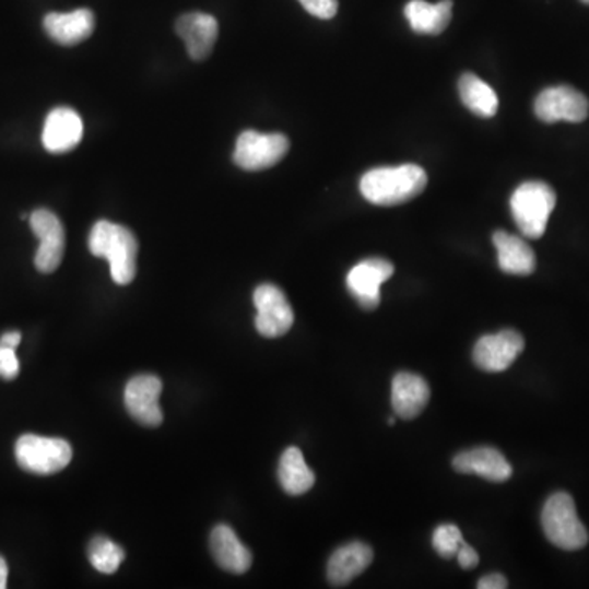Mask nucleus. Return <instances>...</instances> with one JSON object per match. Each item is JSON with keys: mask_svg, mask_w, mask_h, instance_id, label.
Here are the masks:
<instances>
[{"mask_svg": "<svg viewBox=\"0 0 589 589\" xmlns=\"http://www.w3.org/2000/svg\"><path fill=\"white\" fill-rule=\"evenodd\" d=\"M427 186L426 170L416 164L377 167L362 176L361 192L367 202L394 207L416 199Z\"/></svg>", "mask_w": 589, "mask_h": 589, "instance_id": "1", "label": "nucleus"}, {"mask_svg": "<svg viewBox=\"0 0 589 589\" xmlns=\"http://www.w3.org/2000/svg\"><path fill=\"white\" fill-rule=\"evenodd\" d=\"M89 249L95 258L107 259L117 285H128L137 278V236L117 223L102 220L89 235Z\"/></svg>", "mask_w": 589, "mask_h": 589, "instance_id": "2", "label": "nucleus"}, {"mask_svg": "<svg viewBox=\"0 0 589 589\" xmlns=\"http://www.w3.org/2000/svg\"><path fill=\"white\" fill-rule=\"evenodd\" d=\"M511 213L519 232L529 239H539L547 229L557 196L541 180L521 184L511 197Z\"/></svg>", "mask_w": 589, "mask_h": 589, "instance_id": "3", "label": "nucleus"}, {"mask_svg": "<svg viewBox=\"0 0 589 589\" xmlns=\"http://www.w3.org/2000/svg\"><path fill=\"white\" fill-rule=\"evenodd\" d=\"M542 528L551 544L562 551L575 552L588 544V531L578 518L577 506L568 493L552 495L542 509Z\"/></svg>", "mask_w": 589, "mask_h": 589, "instance_id": "4", "label": "nucleus"}, {"mask_svg": "<svg viewBox=\"0 0 589 589\" xmlns=\"http://www.w3.org/2000/svg\"><path fill=\"white\" fill-rule=\"evenodd\" d=\"M15 459L20 469L35 475H55L72 460V447L58 437L25 434L15 444Z\"/></svg>", "mask_w": 589, "mask_h": 589, "instance_id": "5", "label": "nucleus"}, {"mask_svg": "<svg viewBox=\"0 0 589 589\" xmlns=\"http://www.w3.org/2000/svg\"><path fill=\"white\" fill-rule=\"evenodd\" d=\"M291 141L282 133H259L248 130L239 134L233 160L242 169L249 173L269 169L284 160Z\"/></svg>", "mask_w": 589, "mask_h": 589, "instance_id": "6", "label": "nucleus"}, {"mask_svg": "<svg viewBox=\"0 0 589 589\" xmlns=\"http://www.w3.org/2000/svg\"><path fill=\"white\" fill-rule=\"evenodd\" d=\"M535 117L544 123H581L589 115L588 98L570 85L544 89L534 102Z\"/></svg>", "mask_w": 589, "mask_h": 589, "instance_id": "7", "label": "nucleus"}, {"mask_svg": "<svg viewBox=\"0 0 589 589\" xmlns=\"http://www.w3.org/2000/svg\"><path fill=\"white\" fill-rule=\"evenodd\" d=\"M30 226L39 239L35 266L42 274H51L61 264L64 256L66 235L61 220L49 210H35L30 216Z\"/></svg>", "mask_w": 589, "mask_h": 589, "instance_id": "8", "label": "nucleus"}, {"mask_svg": "<svg viewBox=\"0 0 589 589\" xmlns=\"http://www.w3.org/2000/svg\"><path fill=\"white\" fill-rule=\"evenodd\" d=\"M256 329L264 338H281L294 326V309L281 288L272 284L259 285L255 291Z\"/></svg>", "mask_w": 589, "mask_h": 589, "instance_id": "9", "label": "nucleus"}, {"mask_svg": "<svg viewBox=\"0 0 589 589\" xmlns=\"http://www.w3.org/2000/svg\"><path fill=\"white\" fill-rule=\"evenodd\" d=\"M525 338L518 331L505 329L480 338L473 349V361L482 370L498 374L515 364L516 358L525 351Z\"/></svg>", "mask_w": 589, "mask_h": 589, "instance_id": "10", "label": "nucleus"}, {"mask_svg": "<svg viewBox=\"0 0 589 589\" xmlns=\"http://www.w3.org/2000/svg\"><path fill=\"white\" fill-rule=\"evenodd\" d=\"M394 274L387 259L372 258L358 262L347 274V288L365 311L377 308L381 302L380 288Z\"/></svg>", "mask_w": 589, "mask_h": 589, "instance_id": "11", "label": "nucleus"}, {"mask_svg": "<svg viewBox=\"0 0 589 589\" xmlns=\"http://www.w3.org/2000/svg\"><path fill=\"white\" fill-rule=\"evenodd\" d=\"M163 384L156 375H137L125 388V407L134 421L148 427L163 423V410L160 407Z\"/></svg>", "mask_w": 589, "mask_h": 589, "instance_id": "12", "label": "nucleus"}, {"mask_svg": "<svg viewBox=\"0 0 589 589\" xmlns=\"http://www.w3.org/2000/svg\"><path fill=\"white\" fill-rule=\"evenodd\" d=\"M176 32L186 43L187 52L193 61H203L212 55L219 39V22L209 13L190 12L179 16Z\"/></svg>", "mask_w": 589, "mask_h": 589, "instance_id": "13", "label": "nucleus"}, {"mask_svg": "<svg viewBox=\"0 0 589 589\" xmlns=\"http://www.w3.org/2000/svg\"><path fill=\"white\" fill-rule=\"evenodd\" d=\"M456 472L476 475L490 482L502 483L511 479L513 467L506 457L493 447H475L457 453L452 462Z\"/></svg>", "mask_w": 589, "mask_h": 589, "instance_id": "14", "label": "nucleus"}, {"mask_svg": "<svg viewBox=\"0 0 589 589\" xmlns=\"http://www.w3.org/2000/svg\"><path fill=\"white\" fill-rule=\"evenodd\" d=\"M84 125L78 111L58 107L49 111L43 128V144L52 154L68 153L81 143Z\"/></svg>", "mask_w": 589, "mask_h": 589, "instance_id": "15", "label": "nucleus"}, {"mask_svg": "<svg viewBox=\"0 0 589 589\" xmlns=\"http://www.w3.org/2000/svg\"><path fill=\"white\" fill-rule=\"evenodd\" d=\"M427 381L411 372H400L391 381V407L401 420H414L429 403Z\"/></svg>", "mask_w": 589, "mask_h": 589, "instance_id": "16", "label": "nucleus"}, {"mask_svg": "<svg viewBox=\"0 0 589 589\" xmlns=\"http://www.w3.org/2000/svg\"><path fill=\"white\" fill-rule=\"evenodd\" d=\"M49 38L62 46H74L94 33L95 16L89 9L72 10L68 13H48L43 20Z\"/></svg>", "mask_w": 589, "mask_h": 589, "instance_id": "17", "label": "nucleus"}, {"mask_svg": "<svg viewBox=\"0 0 589 589\" xmlns=\"http://www.w3.org/2000/svg\"><path fill=\"white\" fill-rule=\"evenodd\" d=\"M374 561V552L364 542H349L339 547L328 562V580L332 587H345L364 574Z\"/></svg>", "mask_w": 589, "mask_h": 589, "instance_id": "18", "label": "nucleus"}, {"mask_svg": "<svg viewBox=\"0 0 589 589\" xmlns=\"http://www.w3.org/2000/svg\"><path fill=\"white\" fill-rule=\"evenodd\" d=\"M210 549L216 564L229 574L243 575L251 568V552L239 541L238 535L229 526L220 525L213 529L210 535Z\"/></svg>", "mask_w": 589, "mask_h": 589, "instance_id": "19", "label": "nucleus"}, {"mask_svg": "<svg viewBox=\"0 0 589 589\" xmlns=\"http://www.w3.org/2000/svg\"><path fill=\"white\" fill-rule=\"evenodd\" d=\"M452 0L429 3L426 0H411L404 7V16L411 30L420 35H440L452 20Z\"/></svg>", "mask_w": 589, "mask_h": 589, "instance_id": "20", "label": "nucleus"}, {"mask_svg": "<svg viewBox=\"0 0 589 589\" xmlns=\"http://www.w3.org/2000/svg\"><path fill=\"white\" fill-rule=\"evenodd\" d=\"M496 251H498V264L503 272L511 275H531L535 271L534 251L525 239L509 235L506 232H496L493 235Z\"/></svg>", "mask_w": 589, "mask_h": 589, "instance_id": "21", "label": "nucleus"}, {"mask_svg": "<svg viewBox=\"0 0 589 589\" xmlns=\"http://www.w3.org/2000/svg\"><path fill=\"white\" fill-rule=\"evenodd\" d=\"M279 482L284 492L292 496L305 495L315 485V473L309 470L298 447H288L282 453L279 462Z\"/></svg>", "mask_w": 589, "mask_h": 589, "instance_id": "22", "label": "nucleus"}, {"mask_svg": "<svg viewBox=\"0 0 589 589\" xmlns=\"http://www.w3.org/2000/svg\"><path fill=\"white\" fill-rule=\"evenodd\" d=\"M459 94L463 105L479 117L492 118L498 111V95L485 81L472 72H466L459 79Z\"/></svg>", "mask_w": 589, "mask_h": 589, "instance_id": "23", "label": "nucleus"}, {"mask_svg": "<svg viewBox=\"0 0 589 589\" xmlns=\"http://www.w3.org/2000/svg\"><path fill=\"white\" fill-rule=\"evenodd\" d=\"M87 555L92 567L105 575L115 574L120 568L121 562L125 561L123 549L111 542L110 539L102 538V535L92 539Z\"/></svg>", "mask_w": 589, "mask_h": 589, "instance_id": "24", "label": "nucleus"}, {"mask_svg": "<svg viewBox=\"0 0 589 589\" xmlns=\"http://www.w3.org/2000/svg\"><path fill=\"white\" fill-rule=\"evenodd\" d=\"M462 532L457 526L443 525L434 531L433 545L434 551L443 558H453L463 544Z\"/></svg>", "mask_w": 589, "mask_h": 589, "instance_id": "25", "label": "nucleus"}, {"mask_svg": "<svg viewBox=\"0 0 589 589\" xmlns=\"http://www.w3.org/2000/svg\"><path fill=\"white\" fill-rule=\"evenodd\" d=\"M298 2L316 19L329 20L338 13V0H298Z\"/></svg>", "mask_w": 589, "mask_h": 589, "instance_id": "26", "label": "nucleus"}, {"mask_svg": "<svg viewBox=\"0 0 589 589\" xmlns=\"http://www.w3.org/2000/svg\"><path fill=\"white\" fill-rule=\"evenodd\" d=\"M20 372V362L16 358L15 349L0 345V378L13 380Z\"/></svg>", "mask_w": 589, "mask_h": 589, "instance_id": "27", "label": "nucleus"}, {"mask_svg": "<svg viewBox=\"0 0 589 589\" xmlns=\"http://www.w3.org/2000/svg\"><path fill=\"white\" fill-rule=\"evenodd\" d=\"M457 562H459L460 567L470 570V568H475L479 565L480 557L476 554L475 549L470 547L467 542H463L462 547L459 549L456 555Z\"/></svg>", "mask_w": 589, "mask_h": 589, "instance_id": "28", "label": "nucleus"}, {"mask_svg": "<svg viewBox=\"0 0 589 589\" xmlns=\"http://www.w3.org/2000/svg\"><path fill=\"white\" fill-rule=\"evenodd\" d=\"M476 587L479 589H505L508 588V580L499 574L486 575Z\"/></svg>", "mask_w": 589, "mask_h": 589, "instance_id": "29", "label": "nucleus"}, {"mask_svg": "<svg viewBox=\"0 0 589 589\" xmlns=\"http://www.w3.org/2000/svg\"><path fill=\"white\" fill-rule=\"evenodd\" d=\"M20 342H22V334L19 331L5 332L0 338V345H3V347L16 349Z\"/></svg>", "mask_w": 589, "mask_h": 589, "instance_id": "30", "label": "nucleus"}, {"mask_svg": "<svg viewBox=\"0 0 589 589\" xmlns=\"http://www.w3.org/2000/svg\"><path fill=\"white\" fill-rule=\"evenodd\" d=\"M7 578H9V567H7V562L0 555V589L7 588Z\"/></svg>", "mask_w": 589, "mask_h": 589, "instance_id": "31", "label": "nucleus"}, {"mask_svg": "<svg viewBox=\"0 0 589 589\" xmlns=\"http://www.w3.org/2000/svg\"><path fill=\"white\" fill-rule=\"evenodd\" d=\"M394 421H397L394 417H388V424H390V426H393Z\"/></svg>", "mask_w": 589, "mask_h": 589, "instance_id": "32", "label": "nucleus"}, {"mask_svg": "<svg viewBox=\"0 0 589 589\" xmlns=\"http://www.w3.org/2000/svg\"><path fill=\"white\" fill-rule=\"evenodd\" d=\"M581 2L588 3L589 5V0H581Z\"/></svg>", "mask_w": 589, "mask_h": 589, "instance_id": "33", "label": "nucleus"}]
</instances>
